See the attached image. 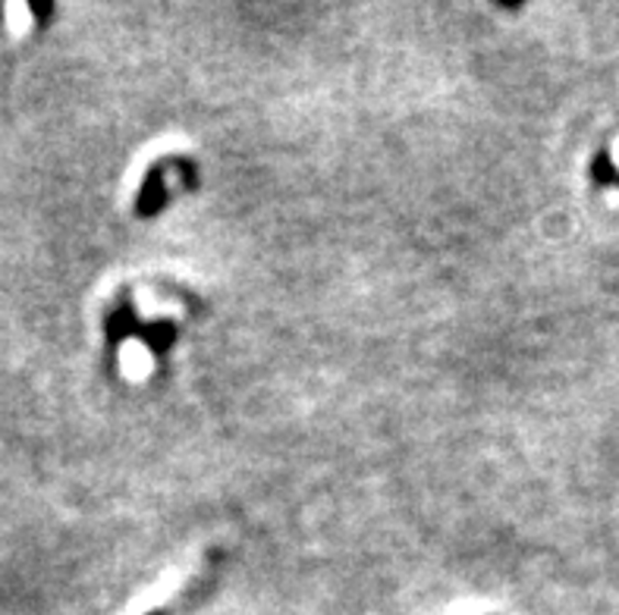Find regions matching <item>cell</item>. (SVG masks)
<instances>
[{
  "mask_svg": "<svg viewBox=\"0 0 619 615\" xmlns=\"http://www.w3.org/2000/svg\"><path fill=\"white\" fill-rule=\"evenodd\" d=\"M167 170H170V154L157 157L155 164L145 170L139 192H135V217L139 220H155L167 211L170 204V186H167Z\"/></svg>",
  "mask_w": 619,
  "mask_h": 615,
  "instance_id": "6da1fadb",
  "label": "cell"
},
{
  "mask_svg": "<svg viewBox=\"0 0 619 615\" xmlns=\"http://www.w3.org/2000/svg\"><path fill=\"white\" fill-rule=\"evenodd\" d=\"M139 321H142V317H139V311H135L133 292L123 289V292L117 295V302L104 311V346H108V355H117L120 343L135 339Z\"/></svg>",
  "mask_w": 619,
  "mask_h": 615,
  "instance_id": "7a4b0ae2",
  "label": "cell"
},
{
  "mask_svg": "<svg viewBox=\"0 0 619 615\" xmlns=\"http://www.w3.org/2000/svg\"><path fill=\"white\" fill-rule=\"evenodd\" d=\"M135 339L139 343H145L148 346V351L155 355V358H167L170 355V349L177 346L179 339V324L177 321H139V329H135Z\"/></svg>",
  "mask_w": 619,
  "mask_h": 615,
  "instance_id": "3957f363",
  "label": "cell"
},
{
  "mask_svg": "<svg viewBox=\"0 0 619 615\" xmlns=\"http://www.w3.org/2000/svg\"><path fill=\"white\" fill-rule=\"evenodd\" d=\"M218 559H221V552L214 549V552H211V559H208V569L201 571V574H196V581H192L186 591L179 593L177 603H183V606H177V610L164 606V610H155V613H148V615H177L179 610H186V606H196L201 596L211 591V584H214V578H218V569H214V566H218Z\"/></svg>",
  "mask_w": 619,
  "mask_h": 615,
  "instance_id": "277c9868",
  "label": "cell"
},
{
  "mask_svg": "<svg viewBox=\"0 0 619 615\" xmlns=\"http://www.w3.org/2000/svg\"><path fill=\"white\" fill-rule=\"evenodd\" d=\"M592 182H595L597 189H604V186H617V176L619 170L614 167V154L607 152V148H600V152L592 157Z\"/></svg>",
  "mask_w": 619,
  "mask_h": 615,
  "instance_id": "5b68a950",
  "label": "cell"
},
{
  "mask_svg": "<svg viewBox=\"0 0 619 615\" xmlns=\"http://www.w3.org/2000/svg\"><path fill=\"white\" fill-rule=\"evenodd\" d=\"M617 186H619V176H617Z\"/></svg>",
  "mask_w": 619,
  "mask_h": 615,
  "instance_id": "8992f818",
  "label": "cell"
}]
</instances>
